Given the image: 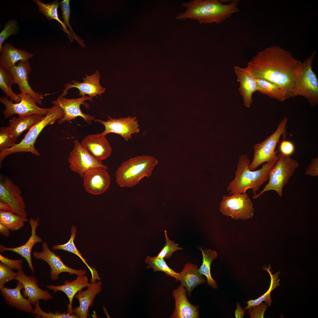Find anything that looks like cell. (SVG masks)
<instances>
[{
  "mask_svg": "<svg viewBox=\"0 0 318 318\" xmlns=\"http://www.w3.org/2000/svg\"><path fill=\"white\" fill-rule=\"evenodd\" d=\"M199 249L201 251L203 256V262L199 268V272L206 277L208 285L217 289L218 288L217 284L211 276L210 266L212 261L217 258L218 254L216 251L210 249Z\"/></svg>",
  "mask_w": 318,
  "mask_h": 318,
  "instance_id": "obj_34",
  "label": "cell"
},
{
  "mask_svg": "<svg viewBox=\"0 0 318 318\" xmlns=\"http://www.w3.org/2000/svg\"><path fill=\"white\" fill-rule=\"evenodd\" d=\"M0 53V66L6 71L22 60H28L34 55L26 51L18 49L11 44L4 43Z\"/></svg>",
  "mask_w": 318,
  "mask_h": 318,
  "instance_id": "obj_26",
  "label": "cell"
},
{
  "mask_svg": "<svg viewBox=\"0 0 318 318\" xmlns=\"http://www.w3.org/2000/svg\"><path fill=\"white\" fill-rule=\"evenodd\" d=\"M315 52L302 63L300 70L294 82L291 97L302 96L311 105L318 104V80L312 69V64Z\"/></svg>",
  "mask_w": 318,
  "mask_h": 318,
  "instance_id": "obj_7",
  "label": "cell"
},
{
  "mask_svg": "<svg viewBox=\"0 0 318 318\" xmlns=\"http://www.w3.org/2000/svg\"><path fill=\"white\" fill-rule=\"evenodd\" d=\"M0 210L12 211L10 206L7 203L1 201H0Z\"/></svg>",
  "mask_w": 318,
  "mask_h": 318,
  "instance_id": "obj_50",
  "label": "cell"
},
{
  "mask_svg": "<svg viewBox=\"0 0 318 318\" xmlns=\"http://www.w3.org/2000/svg\"><path fill=\"white\" fill-rule=\"evenodd\" d=\"M42 247V252H34L33 255L36 259L43 260L49 264L51 269V278L52 280L57 279L59 274L62 273H68L70 275L75 274L77 276L86 274L85 270L75 269L66 266L59 256L50 249L46 242L43 243Z\"/></svg>",
  "mask_w": 318,
  "mask_h": 318,
  "instance_id": "obj_15",
  "label": "cell"
},
{
  "mask_svg": "<svg viewBox=\"0 0 318 318\" xmlns=\"http://www.w3.org/2000/svg\"><path fill=\"white\" fill-rule=\"evenodd\" d=\"M270 265H269L268 267H267L266 266H264L262 268V269L268 272L270 276L271 282L268 290L264 294L258 298L255 299L249 300L246 302V303L248 305L244 308V310H246L249 308L258 305L263 301H265V302L269 306H271L272 301L271 298L270 293L272 291L276 288L277 286H279L280 279L278 278V277L280 272L278 271L274 274H272L271 271L270 270Z\"/></svg>",
  "mask_w": 318,
  "mask_h": 318,
  "instance_id": "obj_33",
  "label": "cell"
},
{
  "mask_svg": "<svg viewBox=\"0 0 318 318\" xmlns=\"http://www.w3.org/2000/svg\"><path fill=\"white\" fill-rule=\"evenodd\" d=\"M31 69L28 60H22L19 61L7 71L12 78L14 84L18 85L21 93L30 95L36 103L41 105L44 97L50 94L39 93L33 90L28 81Z\"/></svg>",
  "mask_w": 318,
  "mask_h": 318,
  "instance_id": "obj_13",
  "label": "cell"
},
{
  "mask_svg": "<svg viewBox=\"0 0 318 318\" xmlns=\"http://www.w3.org/2000/svg\"><path fill=\"white\" fill-rule=\"evenodd\" d=\"M0 200L7 203L14 213L27 217L26 206L21 196V191L18 186L8 177H6L4 179L1 177Z\"/></svg>",
  "mask_w": 318,
  "mask_h": 318,
  "instance_id": "obj_14",
  "label": "cell"
},
{
  "mask_svg": "<svg viewBox=\"0 0 318 318\" xmlns=\"http://www.w3.org/2000/svg\"><path fill=\"white\" fill-rule=\"evenodd\" d=\"M45 116L33 114L14 117L10 120L9 127L14 138L16 141L21 134L26 130L44 118Z\"/></svg>",
  "mask_w": 318,
  "mask_h": 318,
  "instance_id": "obj_29",
  "label": "cell"
},
{
  "mask_svg": "<svg viewBox=\"0 0 318 318\" xmlns=\"http://www.w3.org/2000/svg\"><path fill=\"white\" fill-rule=\"evenodd\" d=\"M268 305L265 303H261L258 305L248 309L251 318H264V312Z\"/></svg>",
  "mask_w": 318,
  "mask_h": 318,
  "instance_id": "obj_45",
  "label": "cell"
},
{
  "mask_svg": "<svg viewBox=\"0 0 318 318\" xmlns=\"http://www.w3.org/2000/svg\"><path fill=\"white\" fill-rule=\"evenodd\" d=\"M180 273L181 285L186 288L189 296L197 286L206 282L203 275L199 272V268L194 264L186 263Z\"/></svg>",
  "mask_w": 318,
  "mask_h": 318,
  "instance_id": "obj_28",
  "label": "cell"
},
{
  "mask_svg": "<svg viewBox=\"0 0 318 318\" xmlns=\"http://www.w3.org/2000/svg\"><path fill=\"white\" fill-rule=\"evenodd\" d=\"M182 5L186 10L179 14L176 19L180 20H196L200 24L219 23L239 11L236 1L223 4L218 0H193L184 2Z\"/></svg>",
  "mask_w": 318,
  "mask_h": 318,
  "instance_id": "obj_2",
  "label": "cell"
},
{
  "mask_svg": "<svg viewBox=\"0 0 318 318\" xmlns=\"http://www.w3.org/2000/svg\"><path fill=\"white\" fill-rule=\"evenodd\" d=\"M253 206L246 193L223 195L220 210L224 216H231L235 220H245L252 217L254 212Z\"/></svg>",
  "mask_w": 318,
  "mask_h": 318,
  "instance_id": "obj_9",
  "label": "cell"
},
{
  "mask_svg": "<svg viewBox=\"0 0 318 318\" xmlns=\"http://www.w3.org/2000/svg\"><path fill=\"white\" fill-rule=\"evenodd\" d=\"M39 218L36 219L31 218L29 223L31 226V234L27 241L23 245L13 248H7L0 245V251L2 252L5 251H9L15 252L25 258L29 266L33 273L34 272L31 259V251L33 246L38 243L42 242V239L36 234V230L39 225Z\"/></svg>",
  "mask_w": 318,
  "mask_h": 318,
  "instance_id": "obj_24",
  "label": "cell"
},
{
  "mask_svg": "<svg viewBox=\"0 0 318 318\" xmlns=\"http://www.w3.org/2000/svg\"><path fill=\"white\" fill-rule=\"evenodd\" d=\"M86 77L82 79L83 82H80L73 80L71 81L73 84L67 83L64 85L65 89L61 95L64 97L66 95L67 91L71 88L75 87L79 90V95L82 96L87 95L92 98L97 95L101 96L102 93L105 92V88L102 87L100 84V74L99 71H96L91 75H85Z\"/></svg>",
  "mask_w": 318,
  "mask_h": 318,
  "instance_id": "obj_20",
  "label": "cell"
},
{
  "mask_svg": "<svg viewBox=\"0 0 318 318\" xmlns=\"http://www.w3.org/2000/svg\"><path fill=\"white\" fill-rule=\"evenodd\" d=\"M16 272L12 269L1 262L0 263V289L1 290L5 286L7 282L14 279Z\"/></svg>",
  "mask_w": 318,
  "mask_h": 318,
  "instance_id": "obj_43",
  "label": "cell"
},
{
  "mask_svg": "<svg viewBox=\"0 0 318 318\" xmlns=\"http://www.w3.org/2000/svg\"><path fill=\"white\" fill-rule=\"evenodd\" d=\"M74 142L73 148L68 158L69 168L72 171L82 178L84 173L91 169L97 167L108 169L101 160L90 154L78 140H74Z\"/></svg>",
  "mask_w": 318,
  "mask_h": 318,
  "instance_id": "obj_10",
  "label": "cell"
},
{
  "mask_svg": "<svg viewBox=\"0 0 318 318\" xmlns=\"http://www.w3.org/2000/svg\"><path fill=\"white\" fill-rule=\"evenodd\" d=\"M87 100L90 101L92 100V98L86 95L82 96L81 98L70 99L64 97L60 95L57 100L52 101V102L54 105L60 107L64 113V117L58 120V124H62L66 121H71L80 116L82 117L88 125H91L92 121H95V117L92 115L83 113L80 107L81 105H83L89 109V105L84 102Z\"/></svg>",
  "mask_w": 318,
  "mask_h": 318,
  "instance_id": "obj_12",
  "label": "cell"
},
{
  "mask_svg": "<svg viewBox=\"0 0 318 318\" xmlns=\"http://www.w3.org/2000/svg\"><path fill=\"white\" fill-rule=\"evenodd\" d=\"M145 263L148 264L147 268H152L154 271H163L166 275L175 278L176 281H180V273H177L171 269L164 259L157 256H148L145 259Z\"/></svg>",
  "mask_w": 318,
  "mask_h": 318,
  "instance_id": "obj_35",
  "label": "cell"
},
{
  "mask_svg": "<svg viewBox=\"0 0 318 318\" xmlns=\"http://www.w3.org/2000/svg\"><path fill=\"white\" fill-rule=\"evenodd\" d=\"M19 30L18 22L15 19H10L5 24L4 28L0 33V53L5 41L10 36L16 34Z\"/></svg>",
  "mask_w": 318,
  "mask_h": 318,
  "instance_id": "obj_38",
  "label": "cell"
},
{
  "mask_svg": "<svg viewBox=\"0 0 318 318\" xmlns=\"http://www.w3.org/2000/svg\"><path fill=\"white\" fill-rule=\"evenodd\" d=\"M62 110L54 105L42 120L34 124L29 129L23 139L18 143H16L9 148L0 151V165L4 159L8 155L18 152H30L34 155L39 156L40 153L34 147V145L40 132L47 126L53 124L57 120L64 116Z\"/></svg>",
  "mask_w": 318,
  "mask_h": 318,
  "instance_id": "obj_5",
  "label": "cell"
},
{
  "mask_svg": "<svg viewBox=\"0 0 318 318\" xmlns=\"http://www.w3.org/2000/svg\"><path fill=\"white\" fill-rule=\"evenodd\" d=\"M13 84V80L8 71L0 66V88L6 97L10 98L11 101L18 103L20 102L21 99L18 94L13 92L12 88Z\"/></svg>",
  "mask_w": 318,
  "mask_h": 318,
  "instance_id": "obj_37",
  "label": "cell"
},
{
  "mask_svg": "<svg viewBox=\"0 0 318 318\" xmlns=\"http://www.w3.org/2000/svg\"><path fill=\"white\" fill-rule=\"evenodd\" d=\"M24 288L22 284L18 281L15 288L10 289L5 286L1 290V293L8 305L18 310L32 313L34 310L32 304L21 292V289Z\"/></svg>",
  "mask_w": 318,
  "mask_h": 318,
  "instance_id": "obj_27",
  "label": "cell"
},
{
  "mask_svg": "<svg viewBox=\"0 0 318 318\" xmlns=\"http://www.w3.org/2000/svg\"><path fill=\"white\" fill-rule=\"evenodd\" d=\"M76 232V228L75 226H73L71 228L70 238L68 241L64 244L54 245L52 246V249L54 250H65L75 254L80 257L90 271L91 274V282H95L97 280H100L101 279L95 268L91 267L88 265L86 261V259L83 257L82 254L76 246L74 242V240Z\"/></svg>",
  "mask_w": 318,
  "mask_h": 318,
  "instance_id": "obj_31",
  "label": "cell"
},
{
  "mask_svg": "<svg viewBox=\"0 0 318 318\" xmlns=\"http://www.w3.org/2000/svg\"><path fill=\"white\" fill-rule=\"evenodd\" d=\"M255 80L257 91L281 102L288 99L285 91L279 86L263 79L255 78Z\"/></svg>",
  "mask_w": 318,
  "mask_h": 318,
  "instance_id": "obj_32",
  "label": "cell"
},
{
  "mask_svg": "<svg viewBox=\"0 0 318 318\" xmlns=\"http://www.w3.org/2000/svg\"><path fill=\"white\" fill-rule=\"evenodd\" d=\"M82 146L96 159L102 160L111 155L112 148L102 132L88 135L82 140Z\"/></svg>",
  "mask_w": 318,
  "mask_h": 318,
  "instance_id": "obj_19",
  "label": "cell"
},
{
  "mask_svg": "<svg viewBox=\"0 0 318 318\" xmlns=\"http://www.w3.org/2000/svg\"><path fill=\"white\" fill-rule=\"evenodd\" d=\"M14 279L17 280L23 285L24 290L23 295L27 298L32 305H34L39 300L47 301L53 298L48 291L43 290L38 286L37 279L35 277L26 276L22 269L16 272Z\"/></svg>",
  "mask_w": 318,
  "mask_h": 318,
  "instance_id": "obj_18",
  "label": "cell"
},
{
  "mask_svg": "<svg viewBox=\"0 0 318 318\" xmlns=\"http://www.w3.org/2000/svg\"><path fill=\"white\" fill-rule=\"evenodd\" d=\"M60 7L62 11L63 18L64 20V24L69 29V32L79 44L82 47H85L83 41L74 32L70 25L69 19L70 16V8L69 5V1L64 0L60 2Z\"/></svg>",
  "mask_w": 318,
  "mask_h": 318,
  "instance_id": "obj_39",
  "label": "cell"
},
{
  "mask_svg": "<svg viewBox=\"0 0 318 318\" xmlns=\"http://www.w3.org/2000/svg\"><path fill=\"white\" fill-rule=\"evenodd\" d=\"M164 231L166 242L157 256L163 259L170 258L174 252L177 250H183V249L178 247V244H176L175 241L170 239L166 231L165 230Z\"/></svg>",
  "mask_w": 318,
  "mask_h": 318,
  "instance_id": "obj_42",
  "label": "cell"
},
{
  "mask_svg": "<svg viewBox=\"0 0 318 318\" xmlns=\"http://www.w3.org/2000/svg\"><path fill=\"white\" fill-rule=\"evenodd\" d=\"M158 161L151 156L143 155L123 162L115 173L117 184L122 188H132L144 177L151 176Z\"/></svg>",
  "mask_w": 318,
  "mask_h": 318,
  "instance_id": "obj_4",
  "label": "cell"
},
{
  "mask_svg": "<svg viewBox=\"0 0 318 318\" xmlns=\"http://www.w3.org/2000/svg\"><path fill=\"white\" fill-rule=\"evenodd\" d=\"M90 284L87 276L82 275L77 276L75 279L71 281L66 280L64 282L63 284L61 285H51L45 286L49 289L52 290L54 293H56L57 291H60L66 294L69 301V304H67V312L72 314V304L74 297L78 292L81 290L83 288L87 287Z\"/></svg>",
  "mask_w": 318,
  "mask_h": 318,
  "instance_id": "obj_25",
  "label": "cell"
},
{
  "mask_svg": "<svg viewBox=\"0 0 318 318\" xmlns=\"http://www.w3.org/2000/svg\"><path fill=\"white\" fill-rule=\"evenodd\" d=\"M0 261L1 262L6 265L11 269H16L18 271L22 269L23 266L22 263L23 261L21 259H12L0 254Z\"/></svg>",
  "mask_w": 318,
  "mask_h": 318,
  "instance_id": "obj_46",
  "label": "cell"
},
{
  "mask_svg": "<svg viewBox=\"0 0 318 318\" xmlns=\"http://www.w3.org/2000/svg\"><path fill=\"white\" fill-rule=\"evenodd\" d=\"M107 169L97 167L91 169L85 173L82 178L86 191L94 195L104 193L109 188L110 177Z\"/></svg>",
  "mask_w": 318,
  "mask_h": 318,
  "instance_id": "obj_17",
  "label": "cell"
},
{
  "mask_svg": "<svg viewBox=\"0 0 318 318\" xmlns=\"http://www.w3.org/2000/svg\"><path fill=\"white\" fill-rule=\"evenodd\" d=\"M305 175L314 177L318 175V158H313L305 170Z\"/></svg>",
  "mask_w": 318,
  "mask_h": 318,
  "instance_id": "obj_47",
  "label": "cell"
},
{
  "mask_svg": "<svg viewBox=\"0 0 318 318\" xmlns=\"http://www.w3.org/2000/svg\"><path fill=\"white\" fill-rule=\"evenodd\" d=\"M299 165L296 160L290 156L280 153L277 160L269 172L268 183L260 193L254 195L253 198H257L265 192L271 190L275 191L281 197L283 187L294 175Z\"/></svg>",
  "mask_w": 318,
  "mask_h": 318,
  "instance_id": "obj_6",
  "label": "cell"
},
{
  "mask_svg": "<svg viewBox=\"0 0 318 318\" xmlns=\"http://www.w3.org/2000/svg\"><path fill=\"white\" fill-rule=\"evenodd\" d=\"M276 161L264 163L261 168L252 170L249 168L250 162L246 154L241 155L239 158L235 177L228 185L226 190L229 195L246 193L251 189L256 195V191L269 180V172Z\"/></svg>",
  "mask_w": 318,
  "mask_h": 318,
  "instance_id": "obj_3",
  "label": "cell"
},
{
  "mask_svg": "<svg viewBox=\"0 0 318 318\" xmlns=\"http://www.w3.org/2000/svg\"><path fill=\"white\" fill-rule=\"evenodd\" d=\"M302 63L289 51L274 46L259 52L248 63L246 68L255 78L268 81L281 87L288 99L291 97Z\"/></svg>",
  "mask_w": 318,
  "mask_h": 318,
  "instance_id": "obj_1",
  "label": "cell"
},
{
  "mask_svg": "<svg viewBox=\"0 0 318 318\" xmlns=\"http://www.w3.org/2000/svg\"><path fill=\"white\" fill-rule=\"evenodd\" d=\"M237 81L239 83L238 90L242 96L244 104L250 107L253 102L252 95L257 91V85L255 78L246 67L239 66L234 67Z\"/></svg>",
  "mask_w": 318,
  "mask_h": 318,
  "instance_id": "obj_23",
  "label": "cell"
},
{
  "mask_svg": "<svg viewBox=\"0 0 318 318\" xmlns=\"http://www.w3.org/2000/svg\"><path fill=\"white\" fill-rule=\"evenodd\" d=\"M9 126L2 127L0 129V149L1 151L13 147L16 143Z\"/></svg>",
  "mask_w": 318,
  "mask_h": 318,
  "instance_id": "obj_40",
  "label": "cell"
},
{
  "mask_svg": "<svg viewBox=\"0 0 318 318\" xmlns=\"http://www.w3.org/2000/svg\"><path fill=\"white\" fill-rule=\"evenodd\" d=\"M27 221V217L21 216L12 211L0 210V223L12 231L20 229Z\"/></svg>",
  "mask_w": 318,
  "mask_h": 318,
  "instance_id": "obj_36",
  "label": "cell"
},
{
  "mask_svg": "<svg viewBox=\"0 0 318 318\" xmlns=\"http://www.w3.org/2000/svg\"><path fill=\"white\" fill-rule=\"evenodd\" d=\"M237 309L235 312V316L236 318H242L245 312V310L240 306L239 303H237Z\"/></svg>",
  "mask_w": 318,
  "mask_h": 318,
  "instance_id": "obj_48",
  "label": "cell"
},
{
  "mask_svg": "<svg viewBox=\"0 0 318 318\" xmlns=\"http://www.w3.org/2000/svg\"><path fill=\"white\" fill-rule=\"evenodd\" d=\"M186 290L180 285L174 290L172 295L175 300V306L170 318H200L198 305H193L188 301Z\"/></svg>",
  "mask_w": 318,
  "mask_h": 318,
  "instance_id": "obj_21",
  "label": "cell"
},
{
  "mask_svg": "<svg viewBox=\"0 0 318 318\" xmlns=\"http://www.w3.org/2000/svg\"><path fill=\"white\" fill-rule=\"evenodd\" d=\"M35 308L32 313L33 314H36L42 318H78L74 314H70L65 312L61 313L57 311L53 313L50 312L46 313L44 312L40 308L39 305V301L37 302L34 305Z\"/></svg>",
  "mask_w": 318,
  "mask_h": 318,
  "instance_id": "obj_41",
  "label": "cell"
},
{
  "mask_svg": "<svg viewBox=\"0 0 318 318\" xmlns=\"http://www.w3.org/2000/svg\"><path fill=\"white\" fill-rule=\"evenodd\" d=\"M280 153L287 156H290L295 150L294 144L291 141L284 139L280 143L279 147Z\"/></svg>",
  "mask_w": 318,
  "mask_h": 318,
  "instance_id": "obj_44",
  "label": "cell"
},
{
  "mask_svg": "<svg viewBox=\"0 0 318 318\" xmlns=\"http://www.w3.org/2000/svg\"><path fill=\"white\" fill-rule=\"evenodd\" d=\"M102 285V283L100 281L90 282L86 290H81L78 292L74 297L78 300L80 305L78 307L73 308V314L78 318H87L89 307L93 306V302L96 295L101 291Z\"/></svg>",
  "mask_w": 318,
  "mask_h": 318,
  "instance_id": "obj_22",
  "label": "cell"
},
{
  "mask_svg": "<svg viewBox=\"0 0 318 318\" xmlns=\"http://www.w3.org/2000/svg\"><path fill=\"white\" fill-rule=\"evenodd\" d=\"M288 122L287 117H284L273 133L264 140L254 145V158L249 166L250 170H255L264 163H271L277 160L279 155H277L275 149L281 137H285L286 135Z\"/></svg>",
  "mask_w": 318,
  "mask_h": 318,
  "instance_id": "obj_8",
  "label": "cell"
},
{
  "mask_svg": "<svg viewBox=\"0 0 318 318\" xmlns=\"http://www.w3.org/2000/svg\"><path fill=\"white\" fill-rule=\"evenodd\" d=\"M18 95L21 99L18 103L11 102L7 97L0 98V102L5 107L2 112L5 118L7 119L15 114L18 115L19 116L33 114L45 116L50 110V108L38 107L31 96L28 94L21 93Z\"/></svg>",
  "mask_w": 318,
  "mask_h": 318,
  "instance_id": "obj_11",
  "label": "cell"
},
{
  "mask_svg": "<svg viewBox=\"0 0 318 318\" xmlns=\"http://www.w3.org/2000/svg\"><path fill=\"white\" fill-rule=\"evenodd\" d=\"M107 117L108 119L106 121L97 119L95 121L99 122L104 126L105 129L102 132L106 135L110 133H116L128 141L131 138L132 134L138 133L140 131L136 116L121 117L118 119L113 118L108 116Z\"/></svg>",
  "mask_w": 318,
  "mask_h": 318,
  "instance_id": "obj_16",
  "label": "cell"
},
{
  "mask_svg": "<svg viewBox=\"0 0 318 318\" xmlns=\"http://www.w3.org/2000/svg\"><path fill=\"white\" fill-rule=\"evenodd\" d=\"M33 1L38 6L39 12L42 13L48 20L55 19L61 24L63 30L68 34V37L70 41L72 42L74 39L73 36L58 17L57 9L60 2L58 0H55L50 3H44L40 0H34Z\"/></svg>",
  "mask_w": 318,
  "mask_h": 318,
  "instance_id": "obj_30",
  "label": "cell"
},
{
  "mask_svg": "<svg viewBox=\"0 0 318 318\" xmlns=\"http://www.w3.org/2000/svg\"><path fill=\"white\" fill-rule=\"evenodd\" d=\"M10 229L5 225L0 223V233L5 237L10 235Z\"/></svg>",
  "mask_w": 318,
  "mask_h": 318,
  "instance_id": "obj_49",
  "label": "cell"
}]
</instances>
